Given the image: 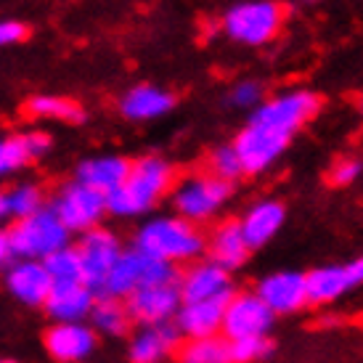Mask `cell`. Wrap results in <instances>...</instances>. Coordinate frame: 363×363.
Segmentation results:
<instances>
[{"instance_id": "ba28073f", "label": "cell", "mask_w": 363, "mask_h": 363, "mask_svg": "<svg viewBox=\"0 0 363 363\" xmlns=\"http://www.w3.org/2000/svg\"><path fill=\"white\" fill-rule=\"evenodd\" d=\"M292 135H286L281 130H273L268 125H260V122L255 120H247L242 130L233 135V152L242 162V172L244 175H262V172H268L276 164V162L281 160L286 149L292 146Z\"/></svg>"}, {"instance_id": "5b68a950", "label": "cell", "mask_w": 363, "mask_h": 363, "mask_svg": "<svg viewBox=\"0 0 363 363\" xmlns=\"http://www.w3.org/2000/svg\"><path fill=\"white\" fill-rule=\"evenodd\" d=\"M181 268L170 262H162L157 257L138 252L133 247H125L117 262L111 265L109 276L104 279L99 297H111V300H125L133 292L143 286H157V284H175Z\"/></svg>"}, {"instance_id": "d590c367", "label": "cell", "mask_w": 363, "mask_h": 363, "mask_svg": "<svg viewBox=\"0 0 363 363\" xmlns=\"http://www.w3.org/2000/svg\"><path fill=\"white\" fill-rule=\"evenodd\" d=\"M30 35L27 24L13 19H3L0 21V45H13V43H21L24 38Z\"/></svg>"}, {"instance_id": "d6a6232c", "label": "cell", "mask_w": 363, "mask_h": 363, "mask_svg": "<svg viewBox=\"0 0 363 363\" xmlns=\"http://www.w3.org/2000/svg\"><path fill=\"white\" fill-rule=\"evenodd\" d=\"M262 96H265V88L260 80H239L228 91V104L233 109L255 111L262 104Z\"/></svg>"}, {"instance_id": "52a82bcc", "label": "cell", "mask_w": 363, "mask_h": 363, "mask_svg": "<svg viewBox=\"0 0 363 363\" xmlns=\"http://www.w3.org/2000/svg\"><path fill=\"white\" fill-rule=\"evenodd\" d=\"M323 101L321 96L311 88H292V91H281L262 99V104L250 114V120L268 125L273 130H281L286 135H297L308 122L318 117Z\"/></svg>"}, {"instance_id": "1f68e13d", "label": "cell", "mask_w": 363, "mask_h": 363, "mask_svg": "<svg viewBox=\"0 0 363 363\" xmlns=\"http://www.w3.org/2000/svg\"><path fill=\"white\" fill-rule=\"evenodd\" d=\"M30 154L24 149L21 135H6L0 138V178H9L13 172L24 170L30 164Z\"/></svg>"}, {"instance_id": "ffe728a7", "label": "cell", "mask_w": 363, "mask_h": 363, "mask_svg": "<svg viewBox=\"0 0 363 363\" xmlns=\"http://www.w3.org/2000/svg\"><path fill=\"white\" fill-rule=\"evenodd\" d=\"M181 334L175 323L138 326L128 340V361L130 363H167L181 345Z\"/></svg>"}, {"instance_id": "6da1fadb", "label": "cell", "mask_w": 363, "mask_h": 363, "mask_svg": "<svg viewBox=\"0 0 363 363\" xmlns=\"http://www.w3.org/2000/svg\"><path fill=\"white\" fill-rule=\"evenodd\" d=\"M133 250L157 257L162 262H170L175 268H183L194 260H202L207 250V233L183 220L178 215H154L143 220L133 233Z\"/></svg>"}, {"instance_id": "9a60e30c", "label": "cell", "mask_w": 363, "mask_h": 363, "mask_svg": "<svg viewBox=\"0 0 363 363\" xmlns=\"http://www.w3.org/2000/svg\"><path fill=\"white\" fill-rule=\"evenodd\" d=\"M178 292L183 303H202V300H215L225 294L236 292L233 273L223 271L220 265L202 257L189 265H183L178 273Z\"/></svg>"}, {"instance_id": "277c9868", "label": "cell", "mask_w": 363, "mask_h": 363, "mask_svg": "<svg viewBox=\"0 0 363 363\" xmlns=\"http://www.w3.org/2000/svg\"><path fill=\"white\" fill-rule=\"evenodd\" d=\"M281 27L284 6L279 0H239L220 19L223 35L247 48H262L273 43Z\"/></svg>"}, {"instance_id": "44dd1931", "label": "cell", "mask_w": 363, "mask_h": 363, "mask_svg": "<svg viewBox=\"0 0 363 363\" xmlns=\"http://www.w3.org/2000/svg\"><path fill=\"white\" fill-rule=\"evenodd\" d=\"M204 257L212 260L215 265H220L223 271H228V273H239L244 265L250 262L252 252H250V247L244 244L242 228H239V220H236V218L220 220L210 233H207Z\"/></svg>"}, {"instance_id": "f1b7e54d", "label": "cell", "mask_w": 363, "mask_h": 363, "mask_svg": "<svg viewBox=\"0 0 363 363\" xmlns=\"http://www.w3.org/2000/svg\"><path fill=\"white\" fill-rule=\"evenodd\" d=\"M43 265H45V271H48V276H51L53 284L82 281V262H80L77 250H74V244L64 247V250H59V252H53L51 257H45Z\"/></svg>"}, {"instance_id": "836d02e7", "label": "cell", "mask_w": 363, "mask_h": 363, "mask_svg": "<svg viewBox=\"0 0 363 363\" xmlns=\"http://www.w3.org/2000/svg\"><path fill=\"white\" fill-rule=\"evenodd\" d=\"M363 175V160L361 157H340L332 162V167L326 172V181L334 189H347L353 186L358 178Z\"/></svg>"}, {"instance_id": "d4e9b609", "label": "cell", "mask_w": 363, "mask_h": 363, "mask_svg": "<svg viewBox=\"0 0 363 363\" xmlns=\"http://www.w3.org/2000/svg\"><path fill=\"white\" fill-rule=\"evenodd\" d=\"M88 323L93 326V332L99 337H128L133 329V321L128 311H125V303L122 300H111V297H99L96 305H93L91 315H88Z\"/></svg>"}, {"instance_id": "e575fe53", "label": "cell", "mask_w": 363, "mask_h": 363, "mask_svg": "<svg viewBox=\"0 0 363 363\" xmlns=\"http://www.w3.org/2000/svg\"><path fill=\"white\" fill-rule=\"evenodd\" d=\"M21 138H24V149H27V154H30L32 162L43 160L45 154L51 152V135L43 130H30V133H21Z\"/></svg>"}, {"instance_id": "7a4b0ae2", "label": "cell", "mask_w": 363, "mask_h": 363, "mask_svg": "<svg viewBox=\"0 0 363 363\" xmlns=\"http://www.w3.org/2000/svg\"><path fill=\"white\" fill-rule=\"evenodd\" d=\"M175 183V167L164 157L149 154L130 162V172L117 191L106 196V215L114 218H141L170 194Z\"/></svg>"}, {"instance_id": "4fadbf2b", "label": "cell", "mask_w": 363, "mask_h": 363, "mask_svg": "<svg viewBox=\"0 0 363 363\" xmlns=\"http://www.w3.org/2000/svg\"><path fill=\"white\" fill-rule=\"evenodd\" d=\"M74 250H77L80 262H82V281L99 294L104 279L109 276L111 265H114L117 257L122 255L125 244H122V239L111 231V228L99 225V228H91V231L80 233Z\"/></svg>"}, {"instance_id": "603a6c76", "label": "cell", "mask_w": 363, "mask_h": 363, "mask_svg": "<svg viewBox=\"0 0 363 363\" xmlns=\"http://www.w3.org/2000/svg\"><path fill=\"white\" fill-rule=\"evenodd\" d=\"M175 109V96L164 88L157 85H135L120 99V114L125 120L133 122H146V120H160L164 114Z\"/></svg>"}, {"instance_id": "7c38bea8", "label": "cell", "mask_w": 363, "mask_h": 363, "mask_svg": "<svg viewBox=\"0 0 363 363\" xmlns=\"http://www.w3.org/2000/svg\"><path fill=\"white\" fill-rule=\"evenodd\" d=\"M255 297H260L262 305L276 315V318H286V315H297L308 308V281H305V271L297 268H284V271H273L260 276L252 286Z\"/></svg>"}, {"instance_id": "8992f818", "label": "cell", "mask_w": 363, "mask_h": 363, "mask_svg": "<svg viewBox=\"0 0 363 363\" xmlns=\"http://www.w3.org/2000/svg\"><path fill=\"white\" fill-rule=\"evenodd\" d=\"M11 242L16 260H45L53 252H59L72 244V233L64 228V223L56 218V212L45 204L40 212H35L24 220H13Z\"/></svg>"}, {"instance_id": "f35d334b", "label": "cell", "mask_w": 363, "mask_h": 363, "mask_svg": "<svg viewBox=\"0 0 363 363\" xmlns=\"http://www.w3.org/2000/svg\"><path fill=\"white\" fill-rule=\"evenodd\" d=\"M358 111H361V117H363V96L358 99Z\"/></svg>"}, {"instance_id": "ac0fdd59", "label": "cell", "mask_w": 363, "mask_h": 363, "mask_svg": "<svg viewBox=\"0 0 363 363\" xmlns=\"http://www.w3.org/2000/svg\"><path fill=\"white\" fill-rule=\"evenodd\" d=\"M3 286L16 303L27 308H43L53 281L40 260H13L3 271Z\"/></svg>"}, {"instance_id": "60d3db41", "label": "cell", "mask_w": 363, "mask_h": 363, "mask_svg": "<svg viewBox=\"0 0 363 363\" xmlns=\"http://www.w3.org/2000/svg\"><path fill=\"white\" fill-rule=\"evenodd\" d=\"M303 3H313V0H303Z\"/></svg>"}, {"instance_id": "f546056e", "label": "cell", "mask_w": 363, "mask_h": 363, "mask_svg": "<svg viewBox=\"0 0 363 363\" xmlns=\"http://www.w3.org/2000/svg\"><path fill=\"white\" fill-rule=\"evenodd\" d=\"M207 167L212 172L215 178H220V181H228V183H236L244 178L242 172V162H239V157H236V152H233L231 143H220V146H215L210 152V157H207Z\"/></svg>"}, {"instance_id": "8d00e7d4", "label": "cell", "mask_w": 363, "mask_h": 363, "mask_svg": "<svg viewBox=\"0 0 363 363\" xmlns=\"http://www.w3.org/2000/svg\"><path fill=\"white\" fill-rule=\"evenodd\" d=\"M13 260H16V252H13L11 231H9V228H0V273L6 271Z\"/></svg>"}, {"instance_id": "7402d4cb", "label": "cell", "mask_w": 363, "mask_h": 363, "mask_svg": "<svg viewBox=\"0 0 363 363\" xmlns=\"http://www.w3.org/2000/svg\"><path fill=\"white\" fill-rule=\"evenodd\" d=\"M96 300H99V294L93 292L88 284H53L43 311L48 313L53 323L88 321Z\"/></svg>"}, {"instance_id": "30bf717a", "label": "cell", "mask_w": 363, "mask_h": 363, "mask_svg": "<svg viewBox=\"0 0 363 363\" xmlns=\"http://www.w3.org/2000/svg\"><path fill=\"white\" fill-rule=\"evenodd\" d=\"M308 308H326L363 286V255L347 262H329L305 271Z\"/></svg>"}, {"instance_id": "d6986e66", "label": "cell", "mask_w": 363, "mask_h": 363, "mask_svg": "<svg viewBox=\"0 0 363 363\" xmlns=\"http://www.w3.org/2000/svg\"><path fill=\"white\" fill-rule=\"evenodd\" d=\"M233 294L215 297V300H202V303H183L181 311L175 313V318H172L175 329L181 334V340H207V337H218L223 326L225 308H228V300H231Z\"/></svg>"}, {"instance_id": "74e56055", "label": "cell", "mask_w": 363, "mask_h": 363, "mask_svg": "<svg viewBox=\"0 0 363 363\" xmlns=\"http://www.w3.org/2000/svg\"><path fill=\"white\" fill-rule=\"evenodd\" d=\"M9 218V212H6V194L0 191V220H6Z\"/></svg>"}, {"instance_id": "484cf974", "label": "cell", "mask_w": 363, "mask_h": 363, "mask_svg": "<svg viewBox=\"0 0 363 363\" xmlns=\"http://www.w3.org/2000/svg\"><path fill=\"white\" fill-rule=\"evenodd\" d=\"M175 363H231V345L225 337L207 340H183L172 355Z\"/></svg>"}, {"instance_id": "e0dca14e", "label": "cell", "mask_w": 363, "mask_h": 363, "mask_svg": "<svg viewBox=\"0 0 363 363\" xmlns=\"http://www.w3.org/2000/svg\"><path fill=\"white\" fill-rule=\"evenodd\" d=\"M236 220H239V228H242L244 244L250 247V252H257V250L268 247L281 233L284 223H286V204L281 199H273V196L257 199Z\"/></svg>"}, {"instance_id": "3957f363", "label": "cell", "mask_w": 363, "mask_h": 363, "mask_svg": "<svg viewBox=\"0 0 363 363\" xmlns=\"http://www.w3.org/2000/svg\"><path fill=\"white\" fill-rule=\"evenodd\" d=\"M236 183L220 181L212 172H189L181 181L172 183L170 189V207L172 215L194 223L202 228L204 223L215 220L223 212V207L231 202Z\"/></svg>"}, {"instance_id": "4316f807", "label": "cell", "mask_w": 363, "mask_h": 363, "mask_svg": "<svg viewBox=\"0 0 363 363\" xmlns=\"http://www.w3.org/2000/svg\"><path fill=\"white\" fill-rule=\"evenodd\" d=\"M27 111H30V117H38V120H59L72 122V125L85 120L80 104L64 99V96H35L27 101Z\"/></svg>"}, {"instance_id": "cb8c5ba5", "label": "cell", "mask_w": 363, "mask_h": 363, "mask_svg": "<svg viewBox=\"0 0 363 363\" xmlns=\"http://www.w3.org/2000/svg\"><path fill=\"white\" fill-rule=\"evenodd\" d=\"M130 172V160L120 157V154H106V157H91L77 164V175L74 181L91 186L93 191L109 196L111 191H117L125 178Z\"/></svg>"}, {"instance_id": "83f0119b", "label": "cell", "mask_w": 363, "mask_h": 363, "mask_svg": "<svg viewBox=\"0 0 363 363\" xmlns=\"http://www.w3.org/2000/svg\"><path fill=\"white\" fill-rule=\"evenodd\" d=\"M6 194V212L13 220H24L35 212H40L45 207V194L38 183L32 181H21L16 186H11Z\"/></svg>"}, {"instance_id": "4dcf8cb0", "label": "cell", "mask_w": 363, "mask_h": 363, "mask_svg": "<svg viewBox=\"0 0 363 363\" xmlns=\"http://www.w3.org/2000/svg\"><path fill=\"white\" fill-rule=\"evenodd\" d=\"M228 345H231V363H262L276 353L273 337H250Z\"/></svg>"}, {"instance_id": "2e32d148", "label": "cell", "mask_w": 363, "mask_h": 363, "mask_svg": "<svg viewBox=\"0 0 363 363\" xmlns=\"http://www.w3.org/2000/svg\"><path fill=\"white\" fill-rule=\"evenodd\" d=\"M43 347L56 363H82L99 347V334L88 321L51 323L43 334Z\"/></svg>"}, {"instance_id": "8fae6325", "label": "cell", "mask_w": 363, "mask_h": 363, "mask_svg": "<svg viewBox=\"0 0 363 363\" xmlns=\"http://www.w3.org/2000/svg\"><path fill=\"white\" fill-rule=\"evenodd\" d=\"M276 321L279 318L262 305L260 297H255L252 289H242V292L236 289L223 315L220 337H225L228 342L250 340V337H273Z\"/></svg>"}, {"instance_id": "9c48e42d", "label": "cell", "mask_w": 363, "mask_h": 363, "mask_svg": "<svg viewBox=\"0 0 363 363\" xmlns=\"http://www.w3.org/2000/svg\"><path fill=\"white\" fill-rule=\"evenodd\" d=\"M48 207L56 212V218L64 223V228L69 233H85L91 228H99L106 218V196L93 191L91 186L80 181L64 183Z\"/></svg>"}, {"instance_id": "5bb4252c", "label": "cell", "mask_w": 363, "mask_h": 363, "mask_svg": "<svg viewBox=\"0 0 363 363\" xmlns=\"http://www.w3.org/2000/svg\"><path fill=\"white\" fill-rule=\"evenodd\" d=\"M125 311L130 315L133 326H157V323H172L175 313L181 311V292L175 284H157V286H143L130 297L122 300Z\"/></svg>"}, {"instance_id": "ab89813d", "label": "cell", "mask_w": 363, "mask_h": 363, "mask_svg": "<svg viewBox=\"0 0 363 363\" xmlns=\"http://www.w3.org/2000/svg\"><path fill=\"white\" fill-rule=\"evenodd\" d=\"M0 363H16L13 358H0Z\"/></svg>"}]
</instances>
